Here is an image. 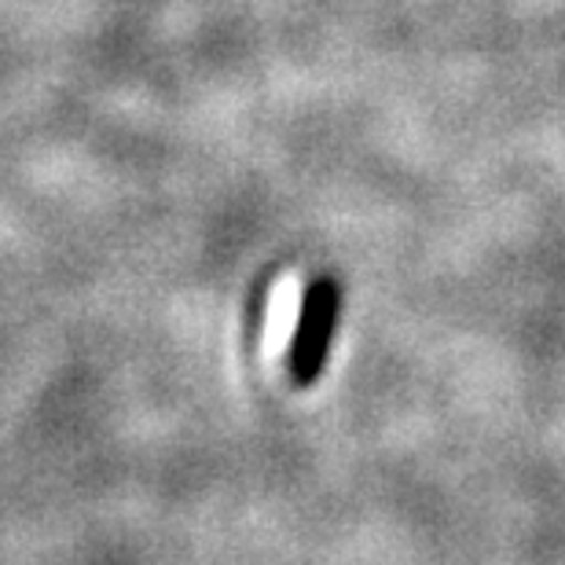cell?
Instances as JSON below:
<instances>
[{"instance_id": "cell-1", "label": "cell", "mask_w": 565, "mask_h": 565, "mask_svg": "<svg viewBox=\"0 0 565 565\" xmlns=\"http://www.w3.org/2000/svg\"><path fill=\"white\" fill-rule=\"evenodd\" d=\"M334 309H338V290L327 279L312 282V287L305 290L298 334H294V345H290V375L298 379L301 386H309L323 371L327 345H331V331H334Z\"/></svg>"}]
</instances>
